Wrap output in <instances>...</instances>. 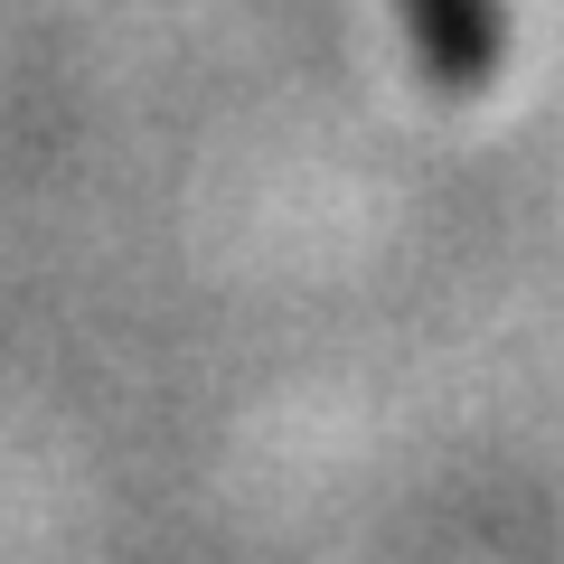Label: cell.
<instances>
[{"label": "cell", "instance_id": "6da1fadb", "mask_svg": "<svg viewBox=\"0 0 564 564\" xmlns=\"http://www.w3.org/2000/svg\"><path fill=\"white\" fill-rule=\"evenodd\" d=\"M404 29H414L423 66L443 95H489L508 57V10L499 0H404Z\"/></svg>", "mask_w": 564, "mask_h": 564}]
</instances>
